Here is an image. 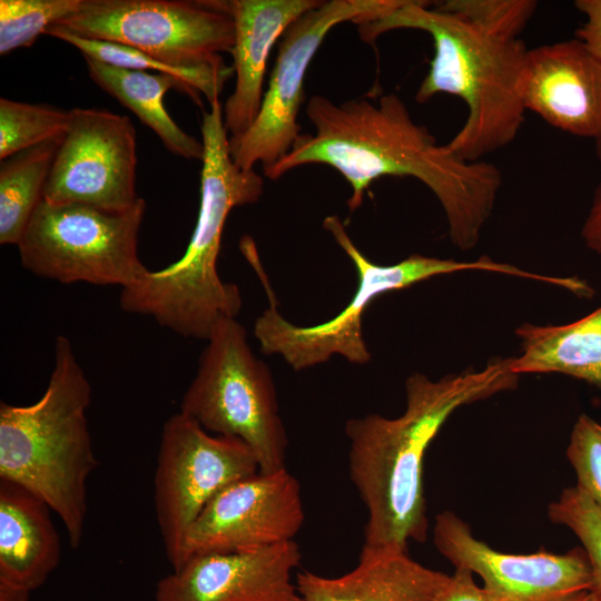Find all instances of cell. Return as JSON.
Masks as SVG:
<instances>
[{
    "instance_id": "obj_17",
    "label": "cell",
    "mask_w": 601,
    "mask_h": 601,
    "mask_svg": "<svg viewBox=\"0 0 601 601\" xmlns=\"http://www.w3.org/2000/svg\"><path fill=\"white\" fill-rule=\"evenodd\" d=\"M321 0H228L235 37L230 50L235 88L223 107L229 140L243 136L255 121L264 97L269 52L285 30Z\"/></svg>"
},
{
    "instance_id": "obj_11",
    "label": "cell",
    "mask_w": 601,
    "mask_h": 601,
    "mask_svg": "<svg viewBox=\"0 0 601 601\" xmlns=\"http://www.w3.org/2000/svg\"><path fill=\"white\" fill-rule=\"evenodd\" d=\"M405 0H327L295 20L280 38L278 52L260 110L250 128L229 140L234 162L266 170L284 158L300 135L297 122L304 101L308 66L326 35L351 21L357 26L392 12Z\"/></svg>"
},
{
    "instance_id": "obj_16",
    "label": "cell",
    "mask_w": 601,
    "mask_h": 601,
    "mask_svg": "<svg viewBox=\"0 0 601 601\" xmlns=\"http://www.w3.org/2000/svg\"><path fill=\"white\" fill-rule=\"evenodd\" d=\"M526 110L577 137L601 134V60L577 38L526 50L519 83Z\"/></svg>"
},
{
    "instance_id": "obj_9",
    "label": "cell",
    "mask_w": 601,
    "mask_h": 601,
    "mask_svg": "<svg viewBox=\"0 0 601 601\" xmlns=\"http://www.w3.org/2000/svg\"><path fill=\"white\" fill-rule=\"evenodd\" d=\"M71 35L136 48L178 68L226 65L234 45L226 0H83L51 26Z\"/></svg>"
},
{
    "instance_id": "obj_29",
    "label": "cell",
    "mask_w": 601,
    "mask_h": 601,
    "mask_svg": "<svg viewBox=\"0 0 601 601\" xmlns=\"http://www.w3.org/2000/svg\"><path fill=\"white\" fill-rule=\"evenodd\" d=\"M574 6L585 18L575 38L601 60V0H577Z\"/></svg>"
},
{
    "instance_id": "obj_23",
    "label": "cell",
    "mask_w": 601,
    "mask_h": 601,
    "mask_svg": "<svg viewBox=\"0 0 601 601\" xmlns=\"http://www.w3.org/2000/svg\"><path fill=\"white\" fill-rule=\"evenodd\" d=\"M45 35L71 45L83 57H90L114 67L173 76L181 82L184 93L199 106H201V96L209 105L219 100L226 81L234 75L233 67L227 65L195 69L173 67L136 48L81 38L52 27H49Z\"/></svg>"
},
{
    "instance_id": "obj_32",
    "label": "cell",
    "mask_w": 601,
    "mask_h": 601,
    "mask_svg": "<svg viewBox=\"0 0 601 601\" xmlns=\"http://www.w3.org/2000/svg\"><path fill=\"white\" fill-rule=\"evenodd\" d=\"M30 591L0 582V601H30Z\"/></svg>"
},
{
    "instance_id": "obj_31",
    "label": "cell",
    "mask_w": 601,
    "mask_h": 601,
    "mask_svg": "<svg viewBox=\"0 0 601 601\" xmlns=\"http://www.w3.org/2000/svg\"><path fill=\"white\" fill-rule=\"evenodd\" d=\"M581 236L589 249L601 255V183L594 190Z\"/></svg>"
},
{
    "instance_id": "obj_3",
    "label": "cell",
    "mask_w": 601,
    "mask_h": 601,
    "mask_svg": "<svg viewBox=\"0 0 601 601\" xmlns=\"http://www.w3.org/2000/svg\"><path fill=\"white\" fill-rule=\"evenodd\" d=\"M200 130V201L186 252L122 288L119 303L122 311L150 316L183 337L207 341L220 319L236 318L242 308L238 286L224 282L217 270L225 223L234 207L259 200L264 179L234 162L220 100L203 112Z\"/></svg>"
},
{
    "instance_id": "obj_22",
    "label": "cell",
    "mask_w": 601,
    "mask_h": 601,
    "mask_svg": "<svg viewBox=\"0 0 601 601\" xmlns=\"http://www.w3.org/2000/svg\"><path fill=\"white\" fill-rule=\"evenodd\" d=\"M62 136L51 138L1 160V245L18 246L36 208L42 200L45 186Z\"/></svg>"
},
{
    "instance_id": "obj_8",
    "label": "cell",
    "mask_w": 601,
    "mask_h": 601,
    "mask_svg": "<svg viewBox=\"0 0 601 601\" xmlns=\"http://www.w3.org/2000/svg\"><path fill=\"white\" fill-rule=\"evenodd\" d=\"M145 211L142 198L120 213L42 199L18 244L21 265L62 284L131 286L149 270L138 255Z\"/></svg>"
},
{
    "instance_id": "obj_19",
    "label": "cell",
    "mask_w": 601,
    "mask_h": 601,
    "mask_svg": "<svg viewBox=\"0 0 601 601\" xmlns=\"http://www.w3.org/2000/svg\"><path fill=\"white\" fill-rule=\"evenodd\" d=\"M49 511L24 487L0 480V582L32 592L58 566L61 541Z\"/></svg>"
},
{
    "instance_id": "obj_13",
    "label": "cell",
    "mask_w": 601,
    "mask_h": 601,
    "mask_svg": "<svg viewBox=\"0 0 601 601\" xmlns=\"http://www.w3.org/2000/svg\"><path fill=\"white\" fill-rule=\"evenodd\" d=\"M433 542L455 568L482 579L487 601H577L593 588L582 546L560 554L545 550L504 553L476 539L470 525L451 511L436 515Z\"/></svg>"
},
{
    "instance_id": "obj_12",
    "label": "cell",
    "mask_w": 601,
    "mask_h": 601,
    "mask_svg": "<svg viewBox=\"0 0 601 601\" xmlns=\"http://www.w3.org/2000/svg\"><path fill=\"white\" fill-rule=\"evenodd\" d=\"M137 139L131 120L107 109L73 108L45 186L51 204L120 213L136 194Z\"/></svg>"
},
{
    "instance_id": "obj_25",
    "label": "cell",
    "mask_w": 601,
    "mask_h": 601,
    "mask_svg": "<svg viewBox=\"0 0 601 601\" xmlns=\"http://www.w3.org/2000/svg\"><path fill=\"white\" fill-rule=\"evenodd\" d=\"M83 0H0V55L33 45L40 35L77 12Z\"/></svg>"
},
{
    "instance_id": "obj_28",
    "label": "cell",
    "mask_w": 601,
    "mask_h": 601,
    "mask_svg": "<svg viewBox=\"0 0 601 601\" xmlns=\"http://www.w3.org/2000/svg\"><path fill=\"white\" fill-rule=\"evenodd\" d=\"M566 457L577 485L601 509V424L587 414L575 421Z\"/></svg>"
},
{
    "instance_id": "obj_27",
    "label": "cell",
    "mask_w": 601,
    "mask_h": 601,
    "mask_svg": "<svg viewBox=\"0 0 601 601\" xmlns=\"http://www.w3.org/2000/svg\"><path fill=\"white\" fill-rule=\"evenodd\" d=\"M436 9L500 38L518 39L538 8L534 0H445Z\"/></svg>"
},
{
    "instance_id": "obj_14",
    "label": "cell",
    "mask_w": 601,
    "mask_h": 601,
    "mask_svg": "<svg viewBox=\"0 0 601 601\" xmlns=\"http://www.w3.org/2000/svg\"><path fill=\"white\" fill-rule=\"evenodd\" d=\"M304 519L298 480L286 469L258 472L208 502L187 533L185 561L194 554L252 551L292 541Z\"/></svg>"
},
{
    "instance_id": "obj_6",
    "label": "cell",
    "mask_w": 601,
    "mask_h": 601,
    "mask_svg": "<svg viewBox=\"0 0 601 601\" xmlns=\"http://www.w3.org/2000/svg\"><path fill=\"white\" fill-rule=\"evenodd\" d=\"M323 227L346 253L357 272V288L349 303L333 318L312 326H298L277 309V300L264 272L258 276L269 298L268 307L254 324V335L265 355H279L294 371L326 363L339 355L347 362L367 364L372 355L363 335V316L372 302L388 292L400 290L439 275L463 270L492 272L533 279L534 274L487 256L472 262H459L412 254L391 265H380L356 247L336 215L324 218Z\"/></svg>"
},
{
    "instance_id": "obj_2",
    "label": "cell",
    "mask_w": 601,
    "mask_h": 601,
    "mask_svg": "<svg viewBox=\"0 0 601 601\" xmlns=\"http://www.w3.org/2000/svg\"><path fill=\"white\" fill-rule=\"evenodd\" d=\"M511 358L495 357L482 370L439 380L415 372L405 380L403 414L346 421L349 477L367 511L361 553L407 552L411 541H426V451L457 408L516 387Z\"/></svg>"
},
{
    "instance_id": "obj_33",
    "label": "cell",
    "mask_w": 601,
    "mask_h": 601,
    "mask_svg": "<svg viewBox=\"0 0 601 601\" xmlns=\"http://www.w3.org/2000/svg\"><path fill=\"white\" fill-rule=\"evenodd\" d=\"M577 601H601V597L593 590L584 593Z\"/></svg>"
},
{
    "instance_id": "obj_21",
    "label": "cell",
    "mask_w": 601,
    "mask_h": 601,
    "mask_svg": "<svg viewBox=\"0 0 601 601\" xmlns=\"http://www.w3.org/2000/svg\"><path fill=\"white\" fill-rule=\"evenodd\" d=\"M90 79L104 91L131 110L148 126L171 154L186 159H203L204 146L184 131L169 116L164 97L175 88L184 93L181 82L169 75L118 68L83 57Z\"/></svg>"
},
{
    "instance_id": "obj_24",
    "label": "cell",
    "mask_w": 601,
    "mask_h": 601,
    "mask_svg": "<svg viewBox=\"0 0 601 601\" xmlns=\"http://www.w3.org/2000/svg\"><path fill=\"white\" fill-rule=\"evenodd\" d=\"M70 110L46 104H27L0 99V159L62 136L69 125Z\"/></svg>"
},
{
    "instance_id": "obj_15",
    "label": "cell",
    "mask_w": 601,
    "mask_h": 601,
    "mask_svg": "<svg viewBox=\"0 0 601 601\" xmlns=\"http://www.w3.org/2000/svg\"><path fill=\"white\" fill-rule=\"evenodd\" d=\"M300 560L294 540L252 551L194 554L157 582L155 601H304L292 582Z\"/></svg>"
},
{
    "instance_id": "obj_10",
    "label": "cell",
    "mask_w": 601,
    "mask_h": 601,
    "mask_svg": "<svg viewBox=\"0 0 601 601\" xmlns=\"http://www.w3.org/2000/svg\"><path fill=\"white\" fill-rule=\"evenodd\" d=\"M259 472L240 440L204 430L181 412L162 425L154 477L156 519L173 570L185 561L187 533L208 502L228 485Z\"/></svg>"
},
{
    "instance_id": "obj_7",
    "label": "cell",
    "mask_w": 601,
    "mask_h": 601,
    "mask_svg": "<svg viewBox=\"0 0 601 601\" xmlns=\"http://www.w3.org/2000/svg\"><path fill=\"white\" fill-rule=\"evenodd\" d=\"M179 412L211 434L243 441L255 454L259 472L286 469L288 440L273 375L252 352L247 332L236 318H223L214 326Z\"/></svg>"
},
{
    "instance_id": "obj_5",
    "label": "cell",
    "mask_w": 601,
    "mask_h": 601,
    "mask_svg": "<svg viewBox=\"0 0 601 601\" xmlns=\"http://www.w3.org/2000/svg\"><path fill=\"white\" fill-rule=\"evenodd\" d=\"M90 383L68 337L58 335L42 396L30 405L0 403V480L42 500L79 548L87 519V482L99 464L86 412Z\"/></svg>"
},
{
    "instance_id": "obj_20",
    "label": "cell",
    "mask_w": 601,
    "mask_h": 601,
    "mask_svg": "<svg viewBox=\"0 0 601 601\" xmlns=\"http://www.w3.org/2000/svg\"><path fill=\"white\" fill-rule=\"evenodd\" d=\"M515 335L521 353L511 358L514 374L559 373L601 391V306L569 324L523 323Z\"/></svg>"
},
{
    "instance_id": "obj_26",
    "label": "cell",
    "mask_w": 601,
    "mask_h": 601,
    "mask_svg": "<svg viewBox=\"0 0 601 601\" xmlns=\"http://www.w3.org/2000/svg\"><path fill=\"white\" fill-rule=\"evenodd\" d=\"M554 523L569 528L581 541L592 571V590L601 597V509L578 486L566 487L548 506Z\"/></svg>"
},
{
    "instance_id": "obj_34",
    "label": "cell",
    "mask_w": 601,
    "mask_h": 601,
    "mask_svg": "<svg viewBox=\"0 0 601 601\" xmlns=\"http://www.w3.org/2000/svg\"><path fill=\"white\" fill-rule=\"evenodd\" d=\"M595 150H597V156L599 160L601 161V134L595 139Z\"/></svg>"
},
{
    "instance_id": "obj_18",
    "label": "cell",
    "mask_w": 601,
    "mask_h": 601,
    "mask_svg": "<svg viewBox=\"0 0 601 601\" xmlns=\"http://www.w3.org/2000/svg\"><path fill=\"white\" fill-rule=\"evenodd\" d=\"M450 580L401 552L361 553L358 564L343 575L302 571L295 583L304 601H442Z\"/></svg>"
},
{
    "instance_id": "obj_30",
    "label": "cell",
    "mask_w": 601,
    "mask_h": 601,
    "mask_svg": "<svg viewBox=\"0 0 601 601\" xmlns=\"http://www.w3.org/2000/svg\"><path fill=\"white\" fill-rule=\"evenodd\" d=\"M442 601H487V599L470 570L455 568Z\"/></svg>"
},
{
    "instance_id": "obj_1",
    "label": "cell",
    "mask_w": 601,
    "mask_h": 601,
    "mask_svg": "<svg viewBox=\"0 0 601 601\" xmlns=\"http://www.w3.org/2000/svg\"><path fill=\"white\" fill-rule=\"evenodd\" d=\"M306 116L315 134H300L289 152L264 170V176L275 180L311 164L333 167L352 188L349 213L361 207L375 179L410 176L440 201L453 245L461 250L477 245L502 185L495 165L463 160L446 144H437L394 92L382 95L376 102L358 98L341 104L314 95Z\"/></svg>"
},
{
    "instance_id": "obj_4",
    "label": "cell",
    "mask_w": 601,
    "mask_h": 601,
    "mask_svg": "<svg viewBox=\"0 0 601 601\" xmlns=\"http://www.w3.org/2000/svg\"><path fill=\"white\" fill-rule=\"evenodd\" d=\"M427 3L405 0L357 30L368 43L395 29H416L432 37L434 56L415 100L424 104L437 93L461 98L467 116L446 145L461 159L479 161L511 144L522 128L526 109L519 83L528 48L519 38L492 36Z\"/></svg>"
}]
</instances>
